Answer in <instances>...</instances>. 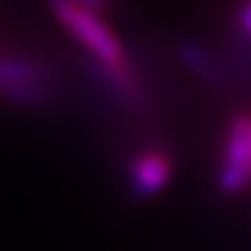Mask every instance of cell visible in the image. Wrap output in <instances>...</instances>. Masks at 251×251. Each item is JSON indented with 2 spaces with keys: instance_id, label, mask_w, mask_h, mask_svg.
I'll list each match as a JSON object with an SVG mask.
<instances>
[{
  "instance_id": "5",
  "label": "cell",
  "mask_w": 251,
  "mask_h": 251,
  "mask_svg": "<svg viewBox=\"0 0 251 251\" xmlns=\"http://www.w3.org/2000/svg\"><path fill=\"white\" fill-rule=\"evenodd\" d=\"M178 54L184 65L197 77H201L203 82H207V84H222L224 82V74H222V69H220L216 57L209 50L203 49V46L195 44V42H182L178 49Z\"/></svg>"
},
{
  "instance_id": "1",
  "label": "cell",
  "mask_w": 251,
  "mask_h": 251,
  "mask_svg": "<svg viewBox=\"0 0 251 251\" xmlns=\"http://www.w3.org/2000/svg\"><path fill=\"white\" fill-rule=\"evenodd\" d=\"M52 13L57 15V19L69 29L77 42L100 65L107 67H126V52L122 49L120 40L109 25L99 17L97 13H90L82 9L80 4H75L74 0H49Z\"/></svg>"
},
{
  "instance_id": "8",
  "label": "cell",
  "mask_w": 251,
  "mask_h": 251,
  "mask_svg": "<svg viewBox=\"0 0 251 251\" xmlns=\"http://www.w3.org/2000/svg\"><path fill=\"white\" fill-rule=\"evenodd\" d=\"M249 36H251V34H249Z\"/></svg>"
},
{
  "instance_id": "4",
  "label": "cell",
  "mask_w": 251,
  "mask_h": 251,
  "mask_svg": "<svg viewBox=\"0 0 251 251\" xmlns=\"http://www.w3.org/2000/svg\"><path fill=\"white\" fill-rule=\"evenodd\" d=\"M0 97L19 107L40 109L52 103L54 92H52L50 80H29V82H17L0 88Z\"/></svg>"
},
{
  "instance_id": "3",
  "label": "cell",
  "mask_w": 251,
  "mask_h": 251,
  "mask_svg": "<svg viewBox=\"0 0 251 251\" xmlns=\"http://www.w3.org/2000/svg\"><path fill=\"white\" fill-rule=\"evenodd\" d=\"M172 163L166 153L149 151L136 157L130 168V184L136 197H151L170 182Z\"/></svg>"
},
{
  "instance_id": "2",
  "label": "cell",
  "mask_w": 251,
  "mask_h": 251,
  "mask_svg": "<svg viewBox=\"0 0 251 251\" xmlns=\"http://www.w3.org/2000/svg\"><path fill=\"white\" fill-rule=\"evenodd\" d=\"M218 180L224 193H237L251 182V117H234L230 124Z\"/></svg>"
},
{
  "instance_id": "7",
  "label": "cell",
  "mask_w": 251,
  "mask_h": 251,
  "mask_svg": "<svg viewBox=\"0 0 251 251\" xmlns=\"http://www.w3.org/2000/svg\"><path fill=\"white\" fill-rule=\"evenodd\" d=\"M75 4H80L82 9L90 11V13H103L109 9V4H111V0H74Z\"/></svg>"
},
{
  "instance_id": "6",
  "label": "cell",
  "mask_w": 251,
  "mask_h": 251,
  "mask_svg": "<svg viewBox=\"0 0 251 251\" xmlns=\"http://www.w3.org/2000/svg\"><path fill=\"white\" fill-rule=\"evenodd\" d=\"M50 80V72L44 65L25 59H0V88L17 82Z\"/></svg>"
}]
</instances>
